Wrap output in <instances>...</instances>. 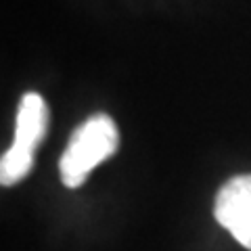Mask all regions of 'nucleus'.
Instances as JSON below:
<instances>
[{
  "label": "nucleus",
  "mask_w": 251,
  "mask_h": 251,
  "mask_svg": "<svg viewBox=\"0 0 251 251\" xmlns=\"http://www.w3.org/2000/svg\"><path fill=\"white\" fill-rule=\"evenodd\" d=\"M117 147H120V132L111 117L107 113L88 117L74 130L67 149L59 159L61 182L67 188L82 186L94 168L115 155Z\"/></svg>",
  "instance_id": "obj_1"
},
{
  "label": "nucleus",
  "mask_w": 251,
  "mask_h": 251,
  "mask_svg": "<svg viewBox=\"0 0 251 251\" xmlns=\"http://www.w3.org/2000/svg\"><path fill=\"white\" fill-rule=\"evenodd\" d=\"M49 128V105L36 92L23 94L17 107L13 147L0 161V182L13 186L21 182L34 168V153L46 136Z\"/></svg>",
  "instance_id": "obj_2"
},
{
  "label": "nucleus",
  "mask_w": 251,
  "mask_h": 251,
  "mask_svg": "<svg viewBox=\"0 0 251 251\" xmlns=\"http://www.w3.org/2000/svg\"><path fill=\"white\" fill-rule=\"evenodd\" d=\"M214 216L234 241L251 251V174L234 176L216 195Z\"/></svg>",
  "instance_id": "obj_3"
}]
</instances>
